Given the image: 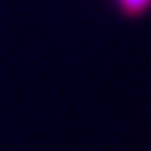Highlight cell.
Returning a JSON list of instances; mask_svg holds the SVG:
<instances>
[{
    "mask_svg": "<svg viewBox=\"0 0 151 151\" xmlns=\"http://www.w3.org/2000/svg\"><path fill=\"white\" fill-rule=\"evenodd\" d=\"M117 6L123 12L125 17H142L144 13L149 12L151 8V0H117Z\"/></svg>",
    "mask_w": 151,
    "mask_h": 151,
    "instance_id": "cell-1",
    "label": "cell"
}]
</instances>
